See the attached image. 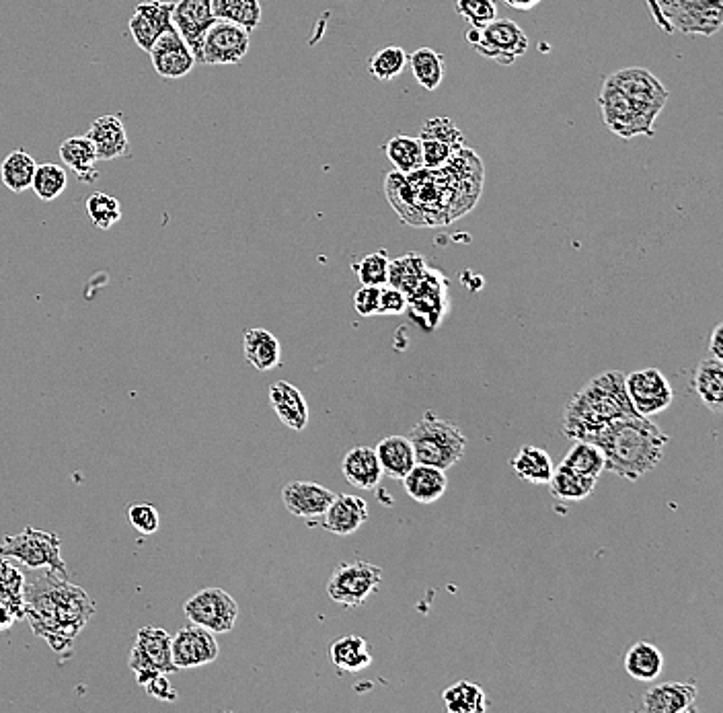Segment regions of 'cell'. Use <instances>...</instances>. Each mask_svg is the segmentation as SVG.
Listing matches in <instances>:
<instances>
[{
    "label": "cell",
    "mask_w": 723,
    "mask_h": 713,
    "mask_svg": "<svg viewBox=\"0 0 723 713\" xmlns=\"http://www.w3.org/2000/svg\"><path fill=\"white\" fill-rule=\"evenodd\" d=\"M62 539L50 531L27 527L19 535H9L0 543V555L19 561L29 570H52L68 578V570L60 555Z\"/></svg>",
    "instance_id": "6"
},
{
    "label": "cell",
    "mask_w": 723,
    "mask_h": 713,
    "mask_svg": "<svg viewBox=\"0 0 723 713\" xmlns=\"http://www.w3.org/2000/svg\"><path fill=\"white\" fill-rule=\"evenodd\" d=\"M171 654L175 666L179 670H185V668H200L212 664L218 658L220 648L212 631L192 625V627H183L175 633V637L171 640Z\"/></svg>",
    "instance_id": "16"
},
{
    "label": "cell",
    "mask_w": 723,
    "mask_h": 713,
    "mask_svg": "<svg viewBox=\"0 0 723 713\" xmlns=\"http://www.w3.org/2000/svg\"><path fill=\"white\" fill-rule=\"evenodd\" d=\"M374 453L378 457L380 469H383V475L397 481H401L415 465L411 440L399 434H391L380 440L374 448Z\"/></svg>",
    "instance_id": "27"
},
{
    "label": "cell",
    "mask_w": 723,
    "mask_h": 713,
    "mask_svg": "<svg viewBox=\"0 0 723 713\" xmlns=\"http://www.w3.org/2000/svg\"><path fill=\"white\" fill-rule=\"evenodd\" d=\"M604 455V469L637 481L664 459L670 438L650 420L629 414L604 426L592 440Z\"/></svg>",
    "instance_id": "2"
},
{
    "label": "cell",
    "mask_w": 723,
    "mask_h": 713,
    "mask_svg": "<svg viewBox=\"0 0 723 713\" xmlns=\"http://www.w3.org/2000/svg\"><path fill=\"white\" fill-rule=\"evenodd\" d=\"M426 272H428V261L424 259V255L407 253L403 257L391 259L387 286H393L407 296L417 284H420Z\"/></svg>",
    "instance_id": "39"
},
{
    "label": "cell",
    "mask_w": 723,
    "mask_h": 713,
    "mask_svg": "<svg viewBox=\"0 0 723 713\" xmlns=\"http://www.w3.org/2000/svg\"><path fill=\"white\" fill-rule=\"evenodd\" d=\"M87 136L95 146L99 161H113L130 155V142L122 114H109L97 118L91 124Z\"/></svg>",
    "instance_id": "21"
},
{
    "label": "cell",
    "mask_w": 723,
    "mask_h": 713,
    "mask_svg": "<svg viewBox=\"0 0 723 713\" xmlns=\"http://www.w3.org/2000/svg\"><path fill=\"white\" fill-rule=\"evenodd\" d=\"M446 711L450 713H483L489 709L485 691L473 681H459L442 693Z\"/></svg>",
    "instance_id": "36"
},
{
    "label": "cell",
    "mask_w": 723,
    "mask_h": 713,
    "mask_svg": "<svg viewBox=\"0 0 723 713\" xmlns=\"http://www.w3.org/2000/svg\"><path fill=\"white\" fill-rule=\"evenodd\" d=\"M212 11L216 19L237 23L249 31L261 23L259 0H212Z\"/></svg>",
    "instance_id": "42"
},
{
    "label": "cell",
    "mask_w": 723,
    "mask_h": 713,
    "mask_svg": "<svg viewBox=\"0 0 723 713\" xmlns=\"http://www.w3.org/2000/svg\"><path fill=\"white\" fill-rule=\"evenodd\" d=\"M389 264H391V259L387 257V253L378 251V253H368L366 257H362V261L354 266V270H356V276L362 286H387Z\"/></svg>",
    "instance_id": "46"
},
{
    "label": "cell",
    "mask_w": 723,
    "mask_h": 713,
    "mask_svg": "<svg viewBox=\"0 0 723 713\" xmlns=\"http://www.w3.org/2000/svg\"><path fill=\"white\" fill-rule=\"evenodd\" d=\"M87 214L93 222V227H97L99 231H109L120 222L122 206L118 198L103 192H95L93 196L87 198Z\"/></svg>",
    "instance_id": "44"
},
{
    "label": "cell",
    "mask_w": 723,
    "mask_h": 713,
    "mask_svg": "<svg viewBox=\"0 0 723 713\" xmlns=\"http://www.w3.org/2000/svg\"><path fill=\"white\" fill-rule=\"evenodd\" d=\"M693 389L707 409H711L713 414H721V409H723V362L715 360V358L701 360L693 374Z\"/></svg>",
    "instance_id": "29"
},
{
    "label": "cell",
    "mask_w": 723,
    "mask_h": 713,
    "mask_svg": "<svg viewBox=\"0 0 723 713\" xmlns=\"http://www.w3.org/2000/svg\"><path fill=\"white\" fill-rule=\"evenodd\" d=\"M407 66V54L399 46H387L370 58V74L378 81H393Z\"/></svg>",
    "instance_id": "45"
},
{
    "label": "cell",
    "mask_w": 723,
    "mask_h": 713,
    "mask_svg": "<svg viewBox=\"0 0 723 713\" xmlns=\"http://www.w3.org/2000/svg\"><path fill=\"white\" fill-rule=\"evenodd\" d=\"M608 79L621 89V93L635 105V109L645 120L650 124H656L670 97L668 89L662 85L658 77H654L648 68L633 66L611 74Z\"/></svg>",
    "instance_id": "10"
},
{
    "label": "cell",
    "mask_w": 723,
    "mask_h": 713,
    "mask_svg": "<svg viewBox=\"0 0 723 713\" xmlns=\"http://www.w3.org/2000/svg\"><path fill=\"white\" fill-rule=\"evenodd\" d=\"M15 615H13V611L7 607V605H3V603H0V631H7V629H11L13 625H15Z\"/></svg>",
    "instance_id": "55"
},
{
    "label": "cell",
    "mask_w": 723,
    "mask_h": 713,
    "mask_svg": "<svg viewBox=\"0 0 723 713\" xmlns=\"http://www.w3.org/2000/svg\"><path fill=\"white\" fill-rule=\"evenodd\" d=\"M407 64L411 66V72L415 81L420 83L426 91H436L446 74L444 58L432 50V48H420L415 50L411 56L407 54Z\"/></svg>",
    "instance_id": "38"
},
{
    "label": "cell",
    "mask_w": 723,
    "mask_h": 713,
    "mask_svg": "<svg viewBox=\"0 0 723 713\" xmlns=\"http://www.w3.org/2000/svg\"><path fill=\"white\" fill-rule=\"evenodd\" d=\"M243 352L253 368L259 372L274 370L282 362V346L278 337L268 329H249L243 335Z\"/></svg>",
    "instance_id": "28"
},
{
    "label": "cell",
    "mask_w": 723,
    "mask_h": 713,
    "mask_svg": "<svg viewBox=\"0 0 723 713\" xmlns=\"http://www.w3.org/2000/svg\"><path fill=\"white\" fill-rule=\"evenodd\" d=\"M409 440L415 463L440 467L444 471L459 463L467 450V436L463 430L444 418H438L434 411H426L422 420L413 426Z\"/></svg>",
    "instance_id": "4"
},
{
    "label": "cell",
    "mask_w": 723,
    "mask_h": 713,
    "mask_svg": "<svg viewBox=\"0 0 723 713\" xmlns=\"http://www.w3.org/2000/svg\"><path fill=\"white\" fill-rule=\"evenodd\" d=\"M625 389L635 414L643 418L658 416L674 403V389L658 368L633 370L625 377Z\"/></svg>",
    "instance_id": "13"
},
{
    "label": "cell",
    "mask_w": 723,
    "mask_h": 713,
    "mask_svg": "<svg viewBox=\"0 0 723 713\" xmlns=\"http://www.w3.org/2000/svg\"><path fill=\"white\" fill-rule=\"evenodd\" d=\"M456 13L471 23V27H483L498 17V7L493 0H456Z\"/></svg>",
    "instance_id": "47"
},
{
    "label": "cell",
    "mask_w": 723,
    "mask_h": 713,
    "mask_svg": "<svg viewBox=\"0 0 723 713\" xmlns=\"http://www.w3.org/2000/svg\"><path fill=\"white\" fill-rule=\"evenodd\" d=\"M380 582H383V570L370 561H346L333 570L327 582V594L333 603L356 609L366 605Z\"/></svg>",
    "instance_id": "8"
},
{
    "label": "cell",
    "mask_w": 723,
    "mask_h": 713,
    "mask_svg": "<svg viewBox=\"0 0 723 713\" xmlns=\"http://www.w3.org/2000/svg\"><path fill=\"white\" fill-rule=\"evenodd\" d=\"M169 631L161 627H142L136 635V644L130 652V668L136 672V681L144 687L157 674H173L179 668L173 662Z\"/></svg>",
    "instance_id": "9"
},
{
    "label": "cell",
    "mask_w": 723,
    "mask_h": 713,
    "mask_svg": "<svg viewBox=\"0 0 723 713\" xmlns=\"http://www.w3.org/2000/svg\"><path fill=\"white\" fill-rule=\"evenodd\" d=\"M341 473L356 490H374L380 483V477H383L378 457L370 446L350 448L344 461H341Z\"/></svg>",
    "instance_id": "26"
},
{
    "label": "cell",
    "mask_w": 723,
    "mask_h": 713,
    "mask_svg": "<svg viewBox=\"0 0 723 713\" xmlns=\"http://www.w3.org/2000/svg\"><path fill=\"white\" fill-rule=\"evenodd\" d=\"M66 185H68L66 169L56 163H44V165H37V169H35L31 190L40 200L54 202L56 198H60L64 194Z\"/></svg>",
    "instance_id": "43"
},
{
    "label": "cell",
    "mask_w": 723,
    "mask_h": 713,
    "mask_svg": "<svg viewBox=\"0 0 723 713\" xmlns=\"http://www.w3.org/2000/svg\"><path fill=\"white\" fill-rule=\"evenodd\" d=\"M469 46L483 58L500 62L504 66L514 64L528 50V37L512 19H493L483 27H471L467 31Z\"/></svg>",
    "instance_id": "7"
},
{
    "label": "cell",
    "mask_w": 723,
    "mask_h": 713,
    "mask_svg": "<svg viewBox=\"0 0 723 713\" xmlns=\"http://www.w3.org/2000/svg\"><path fill=\"white\" fill-rule=\"evenodd\" d=\"M173 27L183 37L196 60L206 31L216 21L212 11V0H177L173 3Z\"/></svg>",
    "instance_id": "18"
},
{
    "label": "cell",
    "mask_w": 723,
    "mask_h": 713,
    "mask_svg": "<svg viewBox=\"0 0 723 713\" xmlns=\"http://www.w3.org/2000/svg\"><path fill=\"white\" fill-rule=\"evenodd\" d=\"M335 492L315 481H290L282 487V502L286 510L304 520H315L325 514Z\"/></svg>",
    "instance_id": "20"
},
{
    "label": "cell",
    "mask_w": 723,
    "mask_h": 713,
    "mask_svg": "<svg viewBox=\"0 0 723 713\" xmlns=\"http://www.w3.org/2000/svg\"><path fill=\"white\" fill-rule=\"evenodd\" d=\"M60 159L64 161V165L74 171V175H79L81 181H95L99 177V173L95 171L97 165V153L95 146L89 140V136H70L60 144Z\"/></svg>",
    "instance_id": "30"
},
{
    "label": "cell",
    "mask_w": 723,
    "mask_h": 713,
    "mask_svg": "<svg viewBox=\"0 0 723 713\" xmlns=\"http://www.w3.org/2000/svg\"><path fill=\"white\" fill-rule=\"evenodd\" d=\"M35 169H37L35 159L27 153V150L17 148L13 153H9L3 165H0V177H3L5 187H9L11 192L23 194L31 190Z\"/></svg>",
    "instance_id": "37"
},
{
    "label": "cell",
    "mask_w": 723,
    "mask_h": 713,
    "mask_svg": "<svg viewBox=\"0 0 723 713\" xmlns=\"http://www.w3.org/2000/svg\"><path fill=\"white\" fill-rule=\"evenodd\" d=\"M504 3L516 11H530L535 9L541 0H504Z\"/></svg>",
    "instance_id": "56"
},
{
    "label": "cell",
    "mask_w": 723,
    "mask_h": 713,
    "mask_svg": "<svg viewBox=\"0 0 723 713\" xmlns=\"http://www.w3.org/2000/svg\"><path fill=\"white\" fill-rule=\"evenodd\" d=\"M401 481L405 487V494L420 504H434L448 490L446 471L422 463H415Z\"/></svg>",
    "instance_id": "25"
},
{
    "label": "cell",
    "mask_w": 723,
    "mask_h": 713,
    "mask_svg": "<svg viewBox=\"0 0 723 713\" xmlns=\"http://www.w3.org/2000/svg\"><path fill=\"white\" fill-rule=\"evenodd\" d=\"M323 529L333 535L348 537L362 529V524L368 520V504L366 500L350 494H335L333 502L325 510Z\"/></svg>",
    "instance_id": "22"
},
{
    "label": "cell",
    "mask_w": 723,
    "mask_h": 713,
    "mask_svg": "<svg viewBox=\"0 0 723 713\" xmlns=\"http://www.w3.org/2000/svg\"><path fill=\"white\" fill-rule=\"evenodd\" d=\"M625 670L639 683L656 681L664 670V654L652 642H637L625 654Z\"/></svg>",
    "instance_id": "31"
},
{
    "label": "cell",
    "mask_w": 723,
    "mask_h": 713,
    "mask_svg": "<svg viewBox=\"0 0 723 713\" xmlns=\"http://www.w3.org/2000/svg\"><path fill=\"white\" fill-rule=\"evenodd\" d=\"M695 683H660L643 695L641 709L648 713H687L697 709Z\"/></svg>",
    "instance_id": "23"
},
{
    "label": "cell",
    "mask_w": 723,
    "mask_h": 713,
    "mask_svg": "<svg viewBox=\"0 0 723 713\" xmlns=\"http://www.w3.org/2000/svg\"><path fill=\"white\" fill-rule=\"evenodd\" d=\"M128 520L142 535H155L161 529L159 510L150 504H132L128 508Z\"/></svg>",
    "instance_id": "49"
},
{
    "label": "cell",
    "mask_w": 723,
    "mask_h": 713,
    "mask_svg": "<svg viewBox=\"0 0 723 713\" xmlns=\"http://www.w3.org/2000/svg\"><path fill=\"white\" fill-rule=\"evenodd\" d=\"M25 619L56 654L70 652L97 607L93 598L68 578L52 570H33L25 576Z\"/></svg>",
    "instance_id": "1"
},
{
    "label": "cell",
    "mask_w": 723,
    "mask_h": 713,
    "mask_svg": "<svg viewBox=\"0 0 723 713\" xmlns=\"http://www.w3.org/2000/svg\"><path fill=\"white\" fill-rule=\"evenodd\" d=\"M709 350H711V358L715 360H723V323L715 325L711 340H709Z\"/></svg>",
    "instance_id": "54"
},
{
    "label": "cell",
    "mask_w": 723,
    "mask_h": 713,
    "mask_svg": "<svg viewBox=\"0 0 723 713\" xmlns=\"http://www.w3.org/2000/svg\"><path fill=\"white\" fill-rule=\"evenodd\" d=\"M563 465L592 479H598L606 467L600 446L588 440H574V446L569 448V453L563 459Z\"/></svg>",
    "instance_id": "41"
},
{
    "label": "cell",
    "mask_w": 723,
    "mask_h": 713,
    "mask_svg": "<svg viewBox=\"0 0 723 713\" xmlns=\"http://www.w3.org/2000/svg\"><path fill=\"white\" fill-rule=\"evenodd\" d=\"M420 142H422V157H424L426 169L444 167L454 153L452 146H448L446 142H440L436 138H420Z\"/></svg>",
    "instance_id": "50"
},
{
    "label": "cell",
    "mask_w": 723,
    "mask_h": 713,
    "mask_svg": "<svg viewBox=\"0 0 723 713\" xmlns=\"http://www.w3.org/2000/svg\"><path fill=\"white\" fill-rule=\"evenodd\" d=\"M144 691H146L150 697H155V699H159V701H167V703H171V701L177 699V691H175V689L171 687V683L167 681V674H157L155 679H150V681L144 685Z\"/></svg>",
    "instance_id": "53"
},
{
    "label": "cell",
    "mask_w": 723,
    "mask_h": 713,
    "mask_svg": "<svg viewBox=\"0 0 723 713\" xmlns=\"http://www.w3.org/2000/svg\"><path fill=\"white\" fill-rule=\"evenodd\" d=\"M152 68L163 79H183L196 66V56L189 50L175 27L167 29L148 50Z\"/></svg>",
    "instance_id": "17"
},
{
    "label": "cell",
    "mask_w": 723,
    "mask_h": 713,
    "mask_svg": "<svg viewBox=\"0 0 723 713\" xmlns=\"http://www.w3.org/2000/svg\"><path fill=\"white\" fill-rule=\"evenodd\" d=\"M25 572L15 561L0 555V603L7 605L17 621H25Z\"/></svg>",
    "instance_id": "35"
},
{
    "label": "cell",
    "mask_w": 723,
    "mask_h": 713,
    "mask_svg": "<svg viewBox=\"0 0 723 713\" xmlns=\"http://www.w3.org/2000/svg\"><path fill=\"white\" fill-rule=\"evenodd\" d=\"M183 613L192 625L204 627L212 633H228L237 625L239 605L226 590L206 588L185 600Z\"/></svg>",
    "instance_id": "11"
},
{
    "label": "cell",
    "mask_w": 723,
    "mask_h": 713,
    "mask_svg": "<svg viewBox=\"0 0 723 713\" xmlns=\"http://www.w3.org/2000/svg\"><path fill=\"white\" fill-rule=\"evenodd\" d=\"M329 658L339 672H360L372 664L370 646L360 635H344L329 646Z\"/></svg>",
    "instance_id": "33"
},
{
    "label": "cell",
    "mask_w": 723,
    "mask_h": 713,
    "mask_svg": "<svg viewBox=\"0 0 723 713\" xmlns=\"http://www.w3.org/2000/svg\"><path fill=\"white\" fill-rule=\"evenodd\" d=\"M385 153L389 161L395 165V169L403 175L424 169L420 138H411L405 134L395 136L385 144Z\"/></svg>",
    "instance_id": "40"
},
{
    "label": "cell",
    "mask_w": 723,
    "mask_h": 713,
    "mask_svg": "<svg viewBox=\"0 0 723 713\" xmlns=\"http://www.w3.org/2000/svg\"><path fill=\"white\" fill-rule=\"evenodd\" d=\"M251 46V31L224 19H216L206 31L198 60L208 66H231L243 62Z\"/></svg>",
    "instance_id": "12"
},
{
    "label": "cell",
    "mask_w": 723,
    "mask_h": 713,
    "mask_svg": "<svg viewBox=\"0 0 723 713\" xmlns=\"http://www.w3.org/2000/svg\"><path fill=\"white\" fill-rule=\"evenodd\" d=\"M598 103L602 109L604 124L613 134L625 140H631L635 136L654 138V124H650L639 114L635 105L621 93V89L611 79L604 81Z\"/></svg>",
    "instance_id": "14"
},
{
    "label": "cell",
    "mask_w": 723,
    "mask_h": 713,
    "mask_svg": "<svg viewBox=\"0 0 723 713\" xmlns=\"http://www.w3.org/2000/svg\"><path fill=\"white\" fill-rule=\"evenodd\" d=\"M446 288L448 282L440 272L428 270L409 294L407 311L411 319L426 331H434L446 313Z\"/></svg>",
    "instance_id": "15"
},
{
    "label": "cell",
    "mask_w": 723,
    "mask_h": 713,
    "mask_svg": "<svg viewBox=\"0 0 723 713\" xmlns=\"http://www.w3.org/2000/svg\"><path fill=\"white\" fill-rule=\"evenodd\" d=\"M407 311V296L389 286V288H383L380 286V307H378V315H401Z\"/></svg>",
    "instance_id": "52"
},
{
    "label": "cell",
    "mask_w": 723,
    "mask_h": 713,
    "mask_svg": "<svg viewBox=\"0 0 723 713\" xmlns=\"http://www.w3.org/2000/svg\"><path fill=\"white\" fill-rule=\"evenodd\" d=\"M420 138H436L440 142H446L454 150L463 146V132L456 128L448 118H434L428 120L422 128Z\"/></svg>",
    "instance_id": "48"
},
{
    "label": "cell",
    "mask_w": 723,
    "mask_h": 713,
    "mask_svg": "<svg viewBox=\"0 0 723 713\" xmlns=\"http://www.w3.org/2000/svg\"><path fill=\"white\" fill-rule=\"evenodd\" d=\"M648 7L666 33L709 37L723 23V0H648Z\"/></svg>",
    "instance_id": "5"
},
{
    "label": "cell",
    "mask_w": 723,
    "mask_h": 713,
    "mask_svg": "<svg viewBox=\"0 0 723 713\" xmlns=\"http://www.w3.org/2000/svg\"><path fill=\"white\" fill-rule=\"evenodd\" d=\"M380 307V286H360L354 294V309L360 317L378 315Z\"/></svg>",
    "instance_id": "51"
},
{
    "label": "cell",
    "mask_w": 723,
    "mask_h": 713,
    "mask_svg": "<svg viewBox=\"0 0 723 713\" xmlns=\"http://www.w3.org/2000/svg\"><path fill=\"white\" fill-rule=\"evenodd\" d=\"M173 3L167 0H148L140 3L130 17V33L140 50L148 52L159 37L173 27Z\"/></svg>",
    "instance_id": "19"
},
{
    "label": "cell",
    "mask_w": 723,
    "mask_h": 713,
    "mask_svg": "<svg viewBox=\"0 0 723 713\" xmlns=\"http://www.w3.org/2000/svg\"><path fill=\"white\" fill-rule=\"evenodd\" d=\"M270 403L276 411V416L284 426L294 432H302L309 426V405L304 395L290 383L278 381L270 387Z\"/></svg>",
    "instance_id": "24"
},
{
    "label": "cell",
    "mask_w": 723,
    "mask_h": 713,
    "mask_svg": "<svg viewBox=\"0 0 723 713\" xmlns=\"http://www.w3.org/2000/svg\"><path fill=\"white\" fill-rule=\"evenodd\" d=\"M598 479L592 477H584L580 473H576L574 469L565 467L563 463L559 467L553 469V475L549 479V492L555 500L561 502H582L588 496H592L594 487H596Z\"/></svg>",
    "instance_id": "34"
},
{
    "label": "cell",
    "mask_w": 723,
    "mask_h": 713,
    "mask_svg": "<svg viewBox=\"0 0 723 713\" xmlns=\"http://www.w3.org/2000/svg\"><path fill=\"white\" fill-rule=\"evenodd\" d=\"M510 467L522 481L532 485H547L555 469L553 459L547 450L530 444L518 450L516 457L510 461Z\"/></svg>",
    "instance_id": "32"
},
{
    "label": "cell",
    "mask_w": 723,
    "mask_h": 713,
    "mask_svg": "<svg viewBox=\"0 0 723 713\" xmlns=\"http://www.w3.org/2000/svg\"><path fill=\"white\" fill-rule=\"evenodd\" d=\"M635 414L621 370H606L586 383L565 407L561 432L569 440H588L617 418Z\"/></svg>",
    "instance_id": "3"
}]
</instances>
